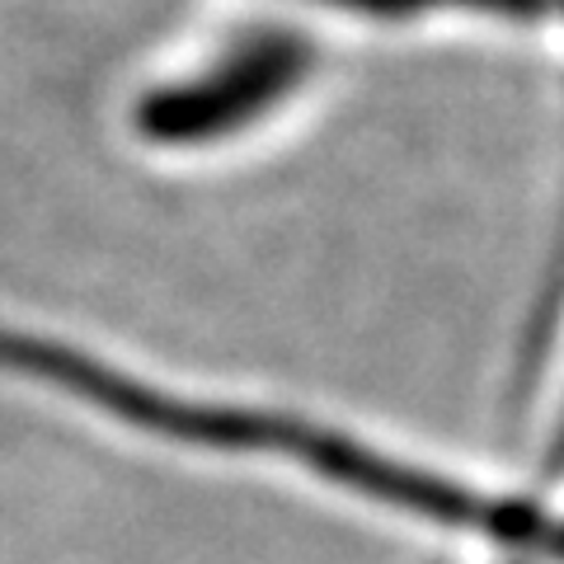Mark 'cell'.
I'll use <instances>...</instances> for the list:
<instances>
[{"instance_id": "6da1fadb", "label": "cell", "mask_w": 564, "mask_h": 564, "mask_svg": "<svg viewBox=\"0 0 564 564\" xmlns=\"http://www.w3.org/2000/svg\"><path fill=\"white\" fill-rule=\"evenodd\" d=\"M321 80V47L288 20H254L226 33L198 62L141 85L128 128L155 155H207L263 132Z\"/></svg>"}, {"instance_id": "7a4b0ae2", "label": "cell", "mask_w": 564, "mask_h": 564, "mask_svg": "<svg viewBox=\"0 0 564 564\" xmlns=\"http://www.w3.org/2000/svg\"><path fill=\"white\" fill-rule=\"evenodd\" d=\"M362 24H433V20H489V24H551L564 20V0H282Z\"/></svg>"}]
</instances>
